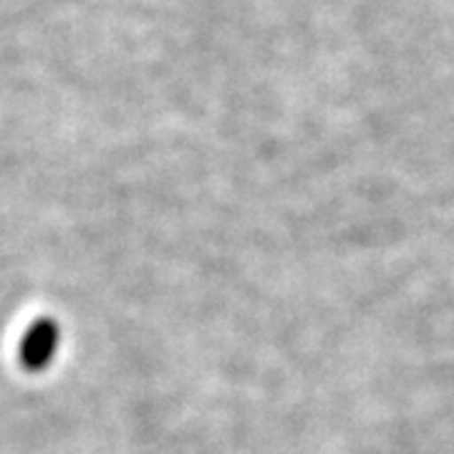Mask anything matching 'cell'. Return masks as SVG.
I'll use <instances>...</instances> for the list:
<instances>
[{
    "mask_svg": "<svg viewBox=\"0 0 454 454\" xmlns=\"http://www.w3.org/2000/svg\"><path fill=\"white\" fill-rule=\"evenodd\" d=\"M59 340H61V328L53 318H49V316L35 318L31 328L23 333L20 346H18L20 366L31 373L46 372L53 356H56V351H59Z\"/></svg>",
    "mask_w": 454,
    "mask_h": 454,
    "instance_id": "6da1fadb",
    "label": "cell"
}]
</instances>
